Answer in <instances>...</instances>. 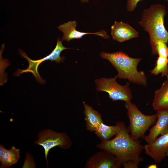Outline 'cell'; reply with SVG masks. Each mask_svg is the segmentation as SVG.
Returning <instances> with one entry per match:
<instances>
[{"mask_svg":"<svg viewBox=\"0 0 168 168\" xmlns=\"http://www.w3.org/2000/svg\"><path fill=\"white\" fill-rule=\"evenodd\" d=\"M117 123L119 129L114 138L102 142L97 147L114 155L122 165L129 161L139 163L143 160L140 155L144 146L132 138L123 122Z\"/></svg>","mask_w":168,"mask_h":168,"instance_id":"1","label":"cell"},{"mask_svg":"<svg viewBox=\"0 0 168 168\" xmlns=\"http://www.w3.org/2000/svg\"><path fill=\"white\" fill-rule=\"evenodd\" d=\"M100 56L102 58L108 61L116 70V78L127 79L131 82L144 86H147V77L144 72L137 70L138 65L141 58L131 57L122 51L113 53L102 52Z\"/></svg>","mask_w":168,"mask_h":168,"instance_id":"2","label":"cell"},{"mask_svg":"<svg viewBox=\"0 0 168 168\" xmlns=\"http://www.w3.org/2000/svg\"><path fill=\"white\" fill-rule=\"evenodd\" d=\"M166 14L165 6L160 4L152 5L145 9L139 24L149 35L152 54L154 55L156 42L161 41L167 43L168 32L164 25Z\"/></svg>","mask_w":168,"mask_h":168,"instance_id":"3","label":"cell"},{"mask_svg":"<svg viewBox=\"0 0 168 168\" xmlns=\"http://www.w3.org/2000/svg\"><path fill=\"white\" fill-rule=\"evenodd\" d=\"M124 106L130 122L128 128L130 136L134 140L139 141L140 138H143L146 132L157 120V115L156 114L151 115L143 114L131 101L125 102Z\"/></svg>","mask_w":168,"mask_h":168,"instance_id":"4","label":"cell"},{"mask_svg":"<svg viewBox=\"0 0 168 168\" xmlns=\"http://www.w3.org/2000/svg\"><path fill=\"white\" fill-rule=\"evenodd\" d=\"M116 77L107 78L103 77L96 79L95 82L97 92L103 91L108 93L109 98L113 101L121 100L125 102L131 101L132 94L129 87V83L127 82L124 86L118 84Z\"/></svg>","mask_w":168,"mask_h":168,"instance_id":"5","label":"cell"},{"mask_svg":"<svg viewBox=\"0 0 168 168\" xmlns=\"http://www.w3.org/2000/svg\"><path fill=\"white\" fill-rule=\"evenodd\" d=\"M62 40H60L59 38H58L57 41L56 46L51 53L47 56L38 60H33L29 58L25 53L22 50L19 51V54L24 57L29 63L28 68L24 70L19 69L16 72V76H18L21 73L25 72H30L38 81L40 83L44 82L38 72V68L40 63L44 61L50 60L51 62L55 61L57 63L63 62L65 59V57L60 56V54L62 51L65 49H71L64 46L62 43Z\"/></svg>","mask_w":168,"mask_h":168,"instance_id":"6","label":"cell"},{"mask_svg":"<svg viewBox=\"0 0 168 168\" xmlns=\"http://www.w3.org/2000/svg\"><path fill=\"white\" fill-rule=\"evenodd\" d=\"M38 138L34 143L44 148L48 166L47 156L50 150L57 146L67 149L71 145L70 140L65 133L56 132L50 129L43 130L40 132Z\"/></svg>","mask_w":168,"mask_h":168,"instance_id":"7","label":"cell"},{"mask_svg":"<svg viewBox=\"0 0 168 168\" xmlns=\"http://www.w3.org/2000/svg\"><path fill=\"white\" fill-rule=\"evenodd\" d=\"M145 153L156 163L161 162L168 152V132L158 137L152 143L144 146Z\"/></svg>","mask_w":168,"mask_h":168,"instance_id":"8","label":"cell"},{"mask_svg":"<svg viewBox=\"0 0 168 168\" xmlns=\"http://www.w3.org/2000/svg\"><path fill=\"white\" fill-rule=\"evenodd\" d=\"M86 165L91 168H119L122 165L114 155L104 150L91 157Z\"/></svg>","mask_w":168,"mask_h":168,"instance_id":"9","label":"cell"},{"mask_svg":"<svg viewBox=\"0 0 168 168\" xmlns=\"http://www.w3.org/2000/svg\"><path fill=\"white\" fill-rule=\"evenodd\" d=\"M77 22L75 21H69L58 26L57 28L63 33L61 40L68 42L72 39H79L84 35L93 34L100 36L105 39H108L110 37L107 32L103 30L95 32H81L76 29Z\"/></svg>","mask_w":168,"mask_h":168,"instance_id":"10","label":"cell"},{"mask_svg":"<svg viewBox=\"0 0 168 168\" xmlns=\"http://www.w3.org/2000/svg\"><path fill=\"white\" fill-rule=\"evenodd\" d=\"M156 111V122L150 129L148 135L143 138L147 144L152 143L160 135L168 132V109Z\"/></svg>","mask_w":168,"mask_h":168,"instance_id":"11","label":"cell"},{"mask_svg":"<svg viewBox=\"0 0 168 168\" xmlns=\"http://www.w3.org/2000/svg\"><path fill=\"white\" fill-rule=\"evenodd\" d=\"M139 33L128 23L115 21L111 27L113 40L122 42L138 37Z\"/></svg>","mask_w":168,"mask_h":168,"instance_id":"12","label":"cell"},{"mask_svg":"<svg viewBox=\"0 0 168 168\" xmlns=\"http://www.w3.org/2000/svg\"><path fill=\"white\" fill-rule=\"evenodd\" d=\"M152 106L156 110L168 109V78L155 91Z\"/></svg>","mask_w":168,"mask_h":168,"instance_id":"13","label":"cell"},{"mask_svg":"<svg viewBox=\"0 0 168 168\" xmlns=\"http://www.w3.org/2000/svg\"><path fill=\"white\" fill-rule=\"evenodd\" d=\"M83 103L87 129L91 132L95 131L100 123L103 122L101 115L84 102Z\"/></svg>","mask_w":168,"mask_h":168,"instance_id":"14","label":"cell"},{"mask_svg":"<svg viewBox=\"0 0 168 168\" xmlns=\"http://www.w3.org/2000/svg\"><path fill=\"white\" fill-rule=\"evenodd\" d=\"M20 150L12 146L9 149H5L0 157L1 168H7L16 164L19 159Z\"/></svg>","mask_w":168,"mask_h":168,"instance_id":"15","label":"cell"},{"mask_svg":"<svg viewBox=\"0 0 168 168\" xmlns=\"http://www.w3.org/2000/svg\"><path fill=\"white\" fill-rule=\"evenodd\" d=\"M119 129L117 123L115 126H108L101 122L95 131V133L102 142L110 140L115 135Z\"/></svg>","mask_w":168,"mask_h":168,"instance_id":"16","label":"cell"},{"mask_svg":"<svg viewBox=\"0 0 168 168\" xmlns=\"http://www.w3.org/2000/svg\"><path fill=\"white\" fill-rule=\"evenodd\" d=\"M168 58L159 55L156 61V66L150 72L151 74L157 75L160 73L162 77L168 78Z\"/></svg>","mask_w":168,"mask_h":168,"instance_id":"17","label":"cell"},{"mask_svg":"<svg viewBox=\"0 0 168 168\" xmlns=\"http://www.w3.org/2000/svg\"><path fill=\"white\" fill-rule=\"evenodd\" d=\"M166 43L164 42L158 41L155 44L154 54L168 58V48Z\"/></svg>","mask_w":168,"mask_h":168,"instance_id":"18","label":"cell"},{"mask_svg":"<svg viewBox=\"0 0 168 168\" xmlns=\"http://www.w3.org/2000/svg\"><path fill=\"white\" fill-rule=\"evenodd\" d=\"M143 0H127V9L128 12L133 11L135 9L138 3Z\"/></svg>","mask_w":168,"mask_h":168,"instance_id":"19","label":"cell"},{"mask_svg":"<svg viewBox=\"0 0 168 168\" xmlns=\"http://www.w3.org/2000/svg\"><path fill=\"white\" fill-rule=\"evenodd\" d=\"M139 163L133 161H129L124 164L122 166L124 168H137Z\"/></svg>","mask_w":168,"mask_h":168,"instance_id":"20","label":"cell"},{"mask_svg":"<svg viewBox=\"0 0 168 168\" xmlns=\"http://www.w3.org/2000/svg\"><path fill=\"white\" fill-rule=\"evenodd\" d=\"M5 147L1 144L0 145V157L2 155L5 149Z\"/></svg>","mask_w":168,"mask_h":168,"instance_id":"21","label":"cell"},{"mask_svg":"<svg viewBox=\"0 0 168 168\" xmlns=\"http://www.w3.org/2000/svg\"><path fill=\"white\" fill-rule=\"evenodd\" d=\"M147 168H157V166L156 164H151L148 166Z\"/></svg>","mask_w":168,"mask_h":168,"instance_id":"22","label":"cell"},{"mask_svg":"<svg viewBox=\"0 0 168 168\" xmlns=\"http://www.w3.org/2000/svg\"><path fill=\"white\" fill-rule=\"evenodd\" d=\"M82 2L86 3L88 2L89 0H80Z\"/></svg>","mask_w":168,"mask_h":168,"instance_id":"23","label":"cell"},{"mask_svg":"<svg viewBox=\"0 0 168 168\" xmlns=\"http://www.w3.org/2000/svg\"><path fill=\"white\" fill-rule=\"evenodd\" d=\"M166 156H168V152H167L166 153Z\"/></svg>","mask_w":168,"mask_h":168,"instance_id":"24","label":"cell"},{"mask_svg":"<svg viewBox=\"0 0 168 168\" xmlns=\"http://www.w3.org/2000/svg\"><path fill=\"white\" fill-rule=\"evenodd\" d=\"M168 2V0H165Z\"/></svg>","mask_w":168,"mask_h":168,"instance_id":"25","label":"cell"},{"mask_svg":"<svg viewBox=\"0 0 168 168\" xmlns=\"http://www.w3.org/2000/svg\"></svg>","mask_w":168,"mask_h":168,"instance_id":"26","label":"cell"}]
</instances>
